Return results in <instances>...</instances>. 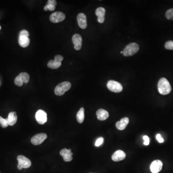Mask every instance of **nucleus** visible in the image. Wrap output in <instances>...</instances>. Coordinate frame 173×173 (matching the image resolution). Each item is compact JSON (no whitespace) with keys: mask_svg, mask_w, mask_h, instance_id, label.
Segmentation results:
<instances>
[{"mask_svg":"<svg viewBox=\"0 0 173 173\" xmlns=\"http://www.w3.org/2000/svg\"><path fill=\"white\" fill-rule=\"evenodd\" d=\"M62 65L61 62H58L56 60H50L48 63V68L53 69H55L59 68Z\"/></svg>","mask_w":173,"mask_h":173,"instance_id":"412c9836","label":"nucleus"},{"mask_svg":"<svg viewBox=\"0 0 173 173\" xmlns=\"http://www.w3.org/2000/svg\"><path fill=\"white\" fill-rule=\"evenodd\" d=\"M129 120L127 117H125L121 119L120 121L117 122L116 123V127L120 131L124 130L127 127L129 123Z\"/></svg>","mask_w":173,"mask_h":173,"instance_id":"dca6fc26","label":"nucleus"},{"mask_svg":"<svg viewBox=\"0 0 173 173\" xmlns=\"http://www.w3.org/2000/svg\"></svg>","mask_w":173,"mask_h":173,"instance_id":"72a5a7b5","label":"nucleus"},{"mask_svg":"<svg viewBox=\"0 0 173 173\" xmlns=\"http://www.w3.org/2000/svg\"><path fill=\"white\" fill-rule=\"evenodd\" d=\"M46 6H47V7L48 10L50 11H53L55 10V6H54L48 5V4H47Z\"/></svg>","mask_w":173,"mask_h":173,"instance_id":"c756f323","label":"nucleus"},{"mask_svg":"<svg viewBox=\"0 0 173 173\" xmlns=\"http://www.w3.org/2000/svg\"><path fill=\"white\" fill-rule=\"evenodd\" d=\"M1 26H0V30H1Z\"/></svg>","mask_w":173,"mask_h":173,"instance_id":"473e14b6","label":"nucleus"},{"mask_svg":"<svg viewBox=\"0 0 173 173\" xmlns=\"http://www.w3.org/2000/svg\"><path fill=\"white\" fill-rule=\"evenodd\" d=\"M107 86L111 91L116 93L121 92L123 90L121 84L114 80H109L107 83Z\"/></svg>","mask_w":173,"mask_h":173,"instance_id":"423d86ee","label":"nucleus"},{"mask_svg":"<svg viewBox=\"0 0 173 173\" xmlns=\"http://www.w3.org/2000/svg\"><path fill=\"white\" fill-rule=\"evenodd\" d=\"M158 90L160 94L162 95H167L169 94L172 90L171 85L168 80L163 78L160 79L158 84Z\"/></svg>","mask_w":173,"mask_h":173,"instance_id":"f257e3e1","label":"nucleus"},{"mask_svg":"<svg viewBox=\"0 0 173 173\" xmlns=\"http://www.w3.org/2000/svg\"><path fill=\"white\" fill-rule=\"evenodd\" d=\"M84 109L82 107L79 110L76 114V119L78 122L80 124L82 123L84 120Z\"/></svg>","mask_w":173,"mask_h":173,"instance_id":"aec40b11","label":"nucleus"},{"mask_svg":"<svg viewBox=\"0 0 173 173\" xmlns=\"http://www.w3.org/2000/svg\"><path fill=\"white\" fill-rule=\"evenodd\" d=\"M29 35V32L26 30H23V31H21L20 34H19V36H24V37H28Z\"/></svg>","mask_w":173,"mask_h":173,"instance_id":"a878e982","label":"nucleus"},{"mask_svg":"<svg viewBox=\"0 0 173 173\" xmlns=\"http://www.w3.org/2000/svg\"><path fill=\"white\" fill-rule=\"evenodd\" d=\"M29 78V75L27 73L23 72L16 77L15 79V84L18 86H22L23 83H28Z\"/></svg>","mask_w":173,"mask_h":173,"instance_id":"39448f33","label":"nucleus"},{"mask_svg":"<svg viewBox=\"0 0 173 173\" xmlns=\"http://www.w3.org/2000/svg\"><path fill=\"white\" fill-rule=\"evenodd\" d=\"M7 120L9 126H14L17 120V113L15 112H12L9 113L8 117L6 118Z\"/></svg>","mask_w":173,"mask_h":173,"instance_id":"a211bd4d","label":"nucleus"},{"mask_svg":"<svg viewBox=\"0 0 173 173\" xmlns=\"http://www.w3.org/2000/svg\"><path fill=\"white\" fill-rule=\"evenodd\" d=\"M156 139L158 141L159 143H163L164 142V140L162 138V137H161V135L160 134H158L157 135H156Z\"/></svg>","mask_w":173,"mask_h":173,"instance_id":"c85d7f7f","label":"nucleus"},{"mask_svg":"<svg viewBox=\"0 0 173 173\" xmlns=\"http://www.w3.org/2000/svg\"><path fill=\"white\" fill-rule=\"evenodd\" d=\"M0 125L2 128H6L9 126L6 119L2 118L1 116H0Z\"/></svg>","mask_w":173,"mask_h":173,"instance_id":"4be33fe9","label":"nucleus"},{"mask_svg":"<svg viewBox=\"0 0 173 173\" xmlns=\"http://www.w3.org/2000/svg\"><path fill=\"white\" fill-rule=\"evenodd\" d=\"M143 138L144 139V145H146V146H147V145H149V138L147 136H143Z\"/></svg>","mask_w":173,"mask_h":173,"instance_id":"bb28decb","label":"nucleus"},{"mask_svg":"<svg viewBox=\"0 0 173 173\" xmlns=\"http://www.w3.org/2000/svg\"><path fill=\"white\" fill-rule=\"evenodd\" d=\"M60 154L62 156L63 159L65 162H70L73 159V153L71 152V149H63L60 151Z\"/></svg>","mask_w":173,"mask_h":173,"instance_id":"9b49d317","label":"nucleus"},{"mask_svg":"<svg viewBox=\"0 0 173 173\" xmlns=\"http://www.w3.org/2000/svg\"><path fill=\"white\" fill-rule=\"evenodd\" d=\"M104 138L100 137L98 138V139L96 141L95 144V145L96 147H99V146H101V144L104 143Z\"/></svg>","mask_w":173,"mask_h":173,"instance_id":"393cba45","label":"nucleus"},{"mask_svg":"<svg viewBox=\"0 0 173 173\" xmlns=\"http://www.w3.org/2000/svg\"><path fill=\"white\" fill-rule=\"evenodd\" d=\"M71 87V83L69 82L65 81L62 82L56 86L54 90V92L56 95L62 96L64 94L66 91L70 90Z\"/></svg>","mask_w":173,"mask_h":173,"instance_id":"f03ea898","label":"nucleus"},{"mask_svg":"<svg viewBox=\"0 0 173 173\" xmlns=\"http://www.w3.org/2000/svg\"><path fill=\"white\" fill-rule=\"evenodd\" d=\"M65 18V15L61 12H56L53 13L50 17V20L54 23L60 22L64 20Z\"/></svg>","mask_w":173,"mask_h":173,"instance_id":"0eeeda50","label":"nucleus"},{"mask_svg":"<svg viewBox=\"0 0 173 173\" xmlns=\"http://www.w3.org/2000/svg\"><path fill=\"white\" fill-rule=\"evenodd\" d=\"M63 59H64V57L62 55H57L54 57V60L58 62H61V63Z\"/></svg>","mask_w":173,"mask_h":173,"instance_id":"cd10ccee","label":"nucleus"},{"mask_svg":"<svg viewBox=\"0 0 173 173\" xmlns=\"http://www.w3.org/2000/svg\"><path fill=\"white\" fill-rule=\"evenodd\" d=\"M97 118L99 120L104 121L109 117V113L107 111L104 109H100L96 112Z\"/></svg>","mask_w":173,"mask_h":173,"instance_id":"f3484780","label":"nucleus"},{"mask_svg":"<svg viewBox=\"0 0 173 173\" xmlns=\"http://www.w3.org/2000/svg\"><path fill=\"white\" fill-rule=\"evenodd\" d=\"M163 167V163L159 160H156L152 162L150 165V170L152 173H158Z\"/></svg>","mask_w":173,"mask_h":173,"instance_id":"9d476101","label":"nucleus"},{"mask_svg":"<svg viewBox=\"0 0 173 173\" xmlns=\"http://www.w3.org/2000/svg\"><path fill=\"white\" fill-rule=\"evenodd\" d=\"M47 138V135L45 133H39L32 138L31 142L33 145H38L42 144Z\"/></svg>","mask_w":173,"mask_h":173,"instance_id":"6e6552de","label":"nucleus"},{"mask_svg":"<svg viewBox=\"0 0 173 173\" xmlns=\"http://www.w3.org/2000/svg\"><path fill=\"white\" fill-rule=\"evenodd\" d=\"M165 49L169 50H173V41H169L165 43Z\"/></svg>","mask_w":173,"mask_h":173,"instance_id":"b1692460","label":"nucleus"},{"mask_svg":"<svg viewBox=\"0 0 173 173\" xmlns=\"http://www.w3.org/2000/svg\"><path fill=\"white\" fill-rule=\"evenodd\" d=\"M17 159L18 162L17 168L19 170H21L22 168H28L31 165V160L23 155H19L17 156Z\"/></svg>","mask_w":173,"mask_h":173,"instance_id":"20e7f679","label":"nucleus"},{"mask_svg":"<svg viewBox=\"0 0 173 173\" xmlns=\"http://www.w3.org/2000/svg\"><path fill=\"white\" fill-rule=\"evenodd\" d=\"M72 42L74 44V48L76 50H80L82 47V39L81 35L79 34H75L72 37Z\"/></svg>","mask_w":173,"mask_h":173,"instance_id":"f8f14e48","label":"nucleus"},{"mask_svg":"<svg viewBox=\"0 0 173 173\" xmlns=\"http://www.w3.org/2000/svg\"><path fill=\"white\" fill-rule=\"evenodd\" d=\"M139 49V45L136 43H131L126 46L123 51V54L125 56H130L134 55L138 52Z\"/></svg>","mask_w":173,"mask_h":173,"instance_id":"7ed1b4c3","label":"nucleus"},{"mask_svg":"<svg viewBox=\"0 0 173 173\" xmlns=\"http://www.w3.org/2000/svg\"><path fill=\"white\" fill-rule=\"evenodd\" d=\"M105 9L103 7H99L96 10V15L98 17V21L100 23H103L105 21Z\"/></svg>","mask_w":173,"mask_h":173,"instance_id":"2eb2a0df","label":"nucleus"},{"mask_svg":"<svg viewBox=\"0 0 173 173\" xmlns=\"http://www.w3.org/2000/svg\"><path fill=\"white\" fill-rule=\"evenodd\" d=\"M29 42H30V40L28 37L19 36L18 42H19V45H20L22 47L26 48L28 47L29 45Z\"/></svg>","mask_w":173,"mask_h":173,"instance_id":"6ab92c4d","label":"nucleus"},{"mask_svg":"<svg viewBox=\"0 0 173 173\" xmlns=\"http://www.w3.org/2000/svg\"><path fill=\"white\" fill-rule=\"evenodd\" d=\"M126 157V154L125 153L121 150H118L114 153L112 156V159L115 162H119L125 159Z\"/></svg>","mask_w":173,"mask_h":173,"instance_id":"4468645a","label":"nucleus"},{"mask_svg":"<svg viewBox=\"0 0 173 173\" xmlns=\"http://www.w3.org/2000/svg\"><path fill=\"white\" fill-rule=\"evenodd\" d=\"M36 119L37 122L40 125H43L47 120V114L45 112L42 110H39L36 112Z\"/></svg>","mask_w":173,"mask_h":173,"instance_id":"1a4fd4ad","label":"nucleus"},{"mask_svg":"<svg viewBox=\"0 0 173 173\" xmlns=\"http://www.w3.org/2000/svg\"><path fill=\"white\" fill-rule=\"evenodd\" d=\"M79 27L82 29H85L87 27L86 16L83 13H79L77 17Z\"/></svg>","mask_w":173,"mask_h":173,"instance_id":"ddd939ff","label":"nucleus"},{"mask_svg":"<svg viewBox=\"0 0 173 173\" xmlns=\"http://www.w3.org/2000/svg\"><path fill=\"white\" fill-rule=\"evenodd\" d=\"M165 16L167 19L173 20V9H170L166 11Z\"/></svg>","mask_w":173,"mask_h":173,"instance_id":"5701e85b","label":"nucleus"},{"mask_svg":"<svg viewBox=\"0 0 173 173\" xmlns=\"http://www.w3.org/2000/svg\"><path fill=\"white\" fill-rule=\"evenodd\" d=\"M120 53H121V54H122V53H123V51H121V52H120Z\"/></svg>","mask_w":173,"mask_h":173,"instance_id":"2f4dec72","label":"nucleus"},{"mask_svg":"<svg viewBox=\"0 0 173 173\" xmlns=\"http://www.w3.org/2000/svg\"><path fill=\"white\" fill-rule=\"evenodd\" d=\"M47 4L55 6L57 5V2L55 0H49L48 1Z\"/></svg>","mask_w":173,"mask_h":173,"instance_id":"7c9ffc66","label":"nucleus"}]
</instances>
